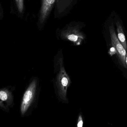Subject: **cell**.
Returning <instances> with one entry per match:
<instances>
[{"mask_svg":"<svg viewBox=\"0 0 127 127\" xmlns=\"http://www.w3.org/2000/svg\"><path fill=\"white\" fill-rule=\"evenodd\" d=\"M0 16H1V13H0Z\"/></svg>","mask_w":127,"mask_h":127,"instance_id":"12","label":"cell"},{"mask_svg":"<svg viewBox=\"0 0 127 127\" xmlns=\"http://www.w3.org/2000/svg\"><path fill=\"white\" fill-rule=\"evenodd\" d=\"M108 53L110 56H112L115 54L116 53H117V51L115 47L112 46V47L110 48V49L109 50Z\"/></svg>","mask_w":127,"mask_h":127,"instance_id":"9","label":"cell"},{"mask_svg":"<svg viewBox=\"0 0 127 127\" xmlns=\"http://www.w3.org/2000/svg\"><path fill=\"white\" fill-rule=\"evenodd\" d=\"M13 101L12 93L7 89H0V107L7 109L11 106Z\"/></svg>","mask_w":127,"mask_h":127,"instance_id":"3","label":"cell"},{"mask_svg":"<svg viewBox=\"0 0 127 127\" xmlns=\"http://www.w3.org/2000/svg\"><path fill=\"white\" fill-rule=\"evenodd\" d=\"M125 63H126V66H127V52L126 53V57H125Z\"/></svg>","mask_w":127,"mask_h":127,"instance_id":"11","label":"cell"},{"mask_svg":"<svg viewBox=\"0 0 127 127\" xmlns=\"http://www.w3.org/2000/svg\"><path fill=\"white\" fill-rule=\"evenodd\" d=\"M68 39L69 40L74 42H76L78 40V37L75 34H71L68 36Z\"/></svg>","mask_w":127,"mask_h":127,"instance_id":"8","label":"cell"},{"mask_svg":"<svg viewBox=\"0 0 127 127\" xmlns=\"http://www.w3.org/2000/svg\"><path fill=\"white\" fill-rule=\"evenodd\" d=\"M117 31L118 35H117L118 39L119 40L120 42L126 51H127V40L125 37V34L123 30V27L121 24L119 22H117L116 23Z\"/></svg>","mask_w":127,"mask_h":127,"instance_id":"6","label":"cell"},{"mask_svg":"<svg viewBox=\"0 0 127 127\" xmlns=\"http://www.w3.org/2000/svg\"><path fill=\"white\" fill-rule=\"evenodd\" d=\"M56 0H42L40 11V21L43 23L49 15Z\"/></svg>","mask_w":127,"mask_h":127,"instance_id":"4","label":"cell"},{"mask_svg":"<svg viewBox=\"0 0 127 127\" xmlns=\"http://www.w3.org/2000/svg\"><path fill=\"white\" fill-rule=\"evenodd\" d=\"M59 85L61 93L65 96L67 87L69 84V79L63 67H61L60 74L59 77Z\"/></svg>","mask_w":127,"mask_h":127,"instance_id":"5","label":"cell"},{"mask_svg":"<svg viewBox=\"0 0 127 127\" xmlns=\"http://www.w3.org/2000/svg\"><path fill=\"white\" fill-rule=\"evenodd\" d=\"M109 32L112 45L115 47L116 50L117 55L123 66L125 68H127L125 63V57L127 51L118 39L113 25H112L110 26Z\"/></svg>","mask_w":127,"mask_h":127,"instance_id":"1","label":"cell"},{"mask_svg":"<svg viewBox=\"0 0 127 127\" xmlns=\"http://www.w3.org/2000/svg\"><path fill=\"white\" fill-rule=\"evenodd\" d=\"M15 1L18 10L21 13L24 10V0H15Z\"/></svg>","mask_w":127,"mask_h":127,"instance_id":"7","label":"cell"},{"mask_svg":"<svg viewBox=\"0 0 127 127\" xmlns=\"http://www.w3.org/2000/svg\"><path fill=\"white\" fill-rule=\"evenodd\" d=\"M83 121L82 120V117L81 116H80L78 118V122L77 123L78 127H83Z\"/></svg>","mask_w":127,"mask_h":127,"instance_id":"10","label":"cell"},{"mask_svg":"<svg viewBox=\"0 0 127 127\" xmlns=\"http://www.w3.org/2000/svg\"><path fill=\"white\" fill-rule=\"evenodd\" d=\"M36 83L33 81L24 94L21 107V114L24 116L32 103L35 92Z\"/></svg>","mask_w":127,"mask_h":127,"instance_id":"2","label":"cell"}]
</instances>
